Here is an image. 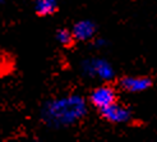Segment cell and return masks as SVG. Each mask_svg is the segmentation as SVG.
<instances>
[{"label": "cell", "instance_id": "cell-3", "mask_svg": "<svg viewBox=\"0 0 157 142\" xmlns=\"http://www.w3.org/2000/svg\"><path fill=\"white\" fill-rule=\"evenodd\" d=\"M97 113L101 119L111 124L127 123L132 118V112L129 110V108L127 105H124L123 102H120V100L114 102L113 105L100 110Z\"/></svg>", "mask_w": 157, "mask_h": 142}, {"label": "cell", "instance_id": "cell-4", "mask_svg": "<svg viewBox=\"0 0 157 142\" xmlns=\"http://www.w3.org/2000/svg\"><path fill=\"white\" fill-rule=\"evenodd\" d=\"M72 32H73V36L75 37V40L78 42L79 41L84 42V41L91 40V38L95 36L96 27L90 21H81V22L74 23Z\"/></svg>", "mask_w": 157, "mask_h": 142}, {"label": "cell", "instance_id": "cell-2", "mask_svg": "<svg viewBox=\"0 0 157 142\" xmlns=\"http://www.w3.org/2000/svg\"><path fill=\"white\" fill-rule=\"evenodd\" d=\"M115 86L119 92L124 93H139L153 87L155 81L151 76H121L115 80Z\"/></svg>", "mask_w": 157, "mask_h": 142}, {"label": "cell", "instance_id": "cell-6", "mask_svg": "<svg viewBox=\"0 0 157 142\" xmlns=\"http://www.w3.org/2000/svg\"><path fill=\"white\" fill-rule=\"evenodd\" d=\"M55 38H56V41L64 47V49H68V50L74 49L78 44L75 37L73 36L72 30H69L67 27L58 28L56 32H55Z\"/></svg>", "mask_w": 157, "mask_h": 142}, {"label": "cell", "instance_id": "cell-1", "mask_svg": "<svg viewBox=\"0 0 157 142\" xmlns=\"http://www.w3.org/2000/svg\"><path fill=\"white\" fill-rule=\"evenodd\" d=\"M119 91H117L116 86L114 82H106L101 86L95 87L88 95L90 104L95 108L97 112L102 110L114 102L119 101Z\"/></svg>", "mask_w": 157, "mask_h": 142}, {"label": "cell", "instance_id": "cell-5", "mask_svg": "<svg viewBox=\"0 0 157 142\" xmlns=\"http://www.w3.org/2000/svg\"><path fill=\"white\" fill-rule=\"evenodd\" d=\"M35 13L37 17H51L59 12L58 0H35Z\"/></svg>", "mask_w": 157, "mask_h": 142}]
</instances>
